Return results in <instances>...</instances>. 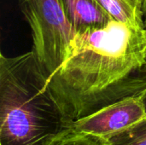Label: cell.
Masks as SVG:
<instances>
[{
  "mask_svg": "<svg viewBox=\"0 0 146 145\" xmlns=\"http://www.w3.org/2000/svg\"><path fill=\"white\" fill-rule=\"evenodd\" d=\"M145 64V28L112 19L102 28L75 33L48 84L65 115L74 121L146 92L145 78L131 77Z\"/></svg>",
  "mask_w": 146,
  "mask_h": 145,
  "instance_id": "1",
  "label": "cell"
},
{
  "mask_svg": "<svg viewBox=\"0 0 146 145\" xmlns=\"http://www.w3.org/2000/svg\"><path fill=\"white\" fill-rule=\"evenodd\" d=\"M73 122L33 50L0 55V145H48Z\"/></svg>",
  "mask_w": 146,
  "mask_h": 145,
  "instance_id": "2",
  "label": "cell"
},
{
  "mask_svg": "<svg viewBox=\"0 0 146 145\" xmlns=\"http://www.w3.org/2000/svg\"><path fill=\"white\" fill-rule=\"evenodd\" d=\"M32 32L33 52L48 79L64 62L76 33L62 0H21Z\"/></svg>",
  "mask_w": 146,
  "mask_h": 145,
  "instance_id": "3",
  "label": "cell"
},
{
  "mask_svg": "<svg viewBox=\"0 0 146 145\" xmlns=\"http://www.w3.org/2000/svg\"><path fill=\"white\" fill-rule=\"evenodd\" d=\"M146 92L125 97L74 121L71 128L109 139L146 116Z\"/></svg>",
  "mask_w": 146,
  "mask_h": 145,
  "instance_id": "4",
  "label": "cell"
},
{
  "mask_svg": "<svg viewBox=\"0 0 146 145\" xmlns=\"http://www.w3.org/2000/svg\"><path fill=\"white\" fill-rule=\"evenodd\" d=\"M76 32L105 26L113 18L95 0H62Z\"/></svg>",
  "mask_w": 146,
  "mask_h": 145,
  "instance_id": "5",
  "label": "cell"
},
{
  "mask_svg": "<svg viewBox=\"0 0 146 145\" xmlns=\"http://www.w3.org/2000/svg\"><path fill=\"white\" fill-rule=\"evenodd\" d=\"M110 16L137 27L145 26L142 0H95Z\"/></svg>",
  "mask_w": 146,
  "mask_h": 145,
  "instance_id": "6",
  "label": "cell"
},
{
  "mask_svg": "<svg viewBox=\"0 0 146 145\" xmlns=\"http://www.w3.org/2000/svg\"><path fill=\"white\" fill-rule=\"evenodd\" d=\"M48 145H109V140L69 127L58 134Z\"/></svg>",
  "mask_w": 146,
  "mask_h": 145,
  "instance_id": "7",
  "label": "cell"
},
{
  "mask_svg": "<svg viewBox=\"0 0 146 145\" xmlns=\"http://www.w3.org/2000/svg\"><path fill=\"white\" fill-rule=\"evenodd\" d=\"M108 140L109 145H146V116Z\"/></svg>",
  "mask_w": 146,
  "mask_h": 145,
  "instance_id": "8",
  "label": "cell"
},
{
  "mask_svg": "<svg viewBox=\"0 0 146 145\" xmlns=\"http://www.w3.org/2000/svg\"><path fill=\"white\" fill-rule=\"evenodd\" d=\"M143 13H144V19H145V26L146 29V0L143 3Z\"/></svg>",
  "mask_w": 146,
  "mask_h": 145,
  "instance_id": "9",
  "label": "cell"
},
{
  "mask_svg": "<svg viewBox=\"0 0 146 145\" xmlns=\"http://www.w3.org/2000/svg\"><path fill=\"white\" fill-rule=\"evenodd\" d=\"M145 69V72H146V64H145V68H144Z\"/></svg>",
  "mask_w": 146,
  "mask_h": 145,
  "instance_id": "10",
  "label": "cell"
},
{
  "mask_svg": "<svg viewBox=\"0 0 146 145\" xmlns=\"http://www.w3.org/2000/svg\"><path fill=\"white\" fill-rule=\"evenodd\" d=\"M144 1H145V0H142V2H143V3H144Z\"/></svg>",
  "mask_w": 146,
  "mask_h": 145,
  "instance_id": "11",
  "label": "cell"
}]
</instances>
